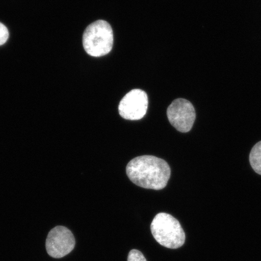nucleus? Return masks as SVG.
I'll use <instances>...</instances> for the list:
<instances>
[{"label":"nucleus","instance_id":"obj_6","mask_svg":"<svg viewBox=\"0 0 261 261\" xmlns=\"http://www.w3.org/2000/svg\"><path fill=\"white\" fill-rule=\"evenodd\" d=\"M148 106L147 94L142 90L135 89L127 93L120 101L119 112L123 119L138 120L145 116Z\"/></svg>","mask_w":261,"mask_h":261},{"label":"nucleus","instance_id":"obj_3","mask_svg":"<svg viewBox=\"0 0 261 261\" xmlns=\"http://www.w3.org/2000/svg\"><path fill=\"white\" fill-rule=\"evenodd\" d=\"M113 44V32L109 22L98 20L86 28L83 35V46L88 54L100 57L109 54Z\"/></svg>","mask_w":261,"mask_h":261},{"label":"nucleus","instance_id":"obj_4","mask_svg":"<svg viewBox=\"0 0 261 261\" xmlns=\"http://www.w3.org/2000/svg\"><path fill=\"white\" fill-rule=\"evenodd\" d=\"M76 241L71 231L67 227L57 226L48 233L45 242L48 255L54 258H62L74 249Z\"/></svg>","mask_w":261,"mask_h":261},{"label":"nucleus","instance_id":"obj_5","mask_svg":"<svg viewBox=\"0 0 261 261\" xmlns=\"http://www.w3.org/2000/svg\"><path fill=\"white\" fill-rule=\"evenodd\" d=\"M169 122L181 133L190 132L196 119L194 107L191 102L185 99H177L173 101L167 110Z\"/></svg>","mask_w":261,"mask_h":261},{"label":"nucleus","instance_id":"obj_2","mask_svg":"<svg viewBox=\"0 0 261 261\" xmlns=\"http://www.w3.org/2000/svg\"><path fill=\"white\" fill-rule=\"evenodd\" d=\"M151 230L156 242L168 249H177L185 244V231L179 221L170 214L156 215L152 221Z\"/></svg>","mask_w":261,"mask_h":261},{"label":"nucleus","instance_id":"obj_1","mask_svg":"<svg viewBox=\"0 0 261 261\" xmlns=\"http://www.w3.org/2000/svg\"><path fill=\"white\" fill-rule=\"evenodd\" d=\"M126 174L138 187L161 190L166 187L170 178L171 169L164 160L152 155H143L128 163Z\"/></svg>","mask_w":261,"mask_h":261},{"label":"nucleus","instance_id":"obj_8","mask_svg":"<svg viewBox=\"0 0 261 261\" xmlns=\"http://www.w3.org/2000/svg\"><path fill=\"white\" fill-rule=\"evenodd\" d=\"M128 261H147L144 255L138 250H130L128 256Z\"/></svg>","mask_w":261,"mask_h":261},{"label":"nucleus","instance_id":"obj_9","mask_svg":"<svg viewBox=\"0 0 261 261\" xmlns=\"http://www.w3.org/2000/svg\"><path fill=\"white\" fill-rule=\"evenodd\" d=\"M9 37V33L6 26L0 22V45L5 44Z\"/></svg>","mask_w":261,"mask_h":261},{"label":"nucleus","instance_id":"obj_7","mask_svg":"<svg viewBox=\"0 0 261 261\" xmlns=\"http://www.w3.org/2000/svg\"><path fill=\"white\" fill-rule=\"evenodd\" d=\"M251 166L257 174L261 175V141L253 147L249 156Z\"/></svg>","mask_w":261,"mask_h":261}]
</instances>
